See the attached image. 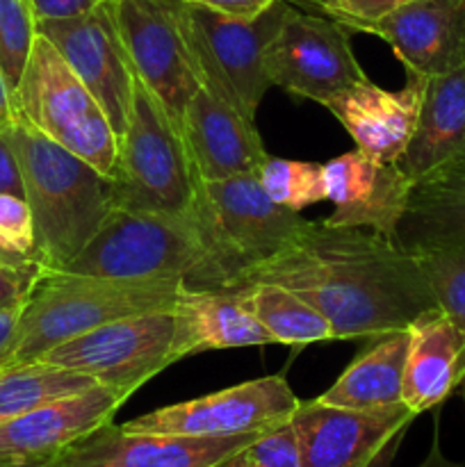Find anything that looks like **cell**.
<instances>
[{"label": "cell", "instance_id": "1", "mask_svg": "<svg viewBox=\"0 0 465 467\" xmlns=\"http://www.w3.org/2000/svg\"><path fill=\"white\" fill-rule=\"evenodd\" d=\"M258 283L283 285L331 322L336 340H372L408 328L433 308L413 251L378 233L305 222L269 263L251 269L228 292Z\"/></svg>", "mask_w": 465, "mask_h": 467}, {"label": "cell", "instance_id": "2", "mask_svg": "<svg viewBox=\"0 0 465 467\" xmlns=\"http://www.w3.org/2000/svg\"><path fill=\"white\" fill-rule=\"evenodd\" d=\"M9 135L35 222L36 263L64 272L114 210L112 181L23 119H14Z\"/></svg>", "mask_w": 465, "mask_h": 467}, {"label": "cell", "instance_id": "3", "mask_svg": "<svg viewBox=\"0 0 465 467\" xmlns=\"http://www.w3.org/2000/svg\"><path fill=\"white\" fill-rule=\"evenodd\" d=\"M185 281H121L46 272L23 306L0 374L39 360L53 347L132 315L173 310Z\"/></svg>", "mask_w": 465, "mask_h": 467}, {"label": "cell", "instance_id": "4", "mask_svg": "<svg viewBox=\"0 0 465 467\" xmlns=\"http://www.w3.org/2000/svg\"><path fill=\"white\" fill-rule=\"evenodd\" d=\"M190 214L205 249L203 276L191 290H231L305 226L299 213L274 203L255 176L199 181Z\"/></svg>", "mask_w": 465, "mask_h": 467}, {"label": "cell", "instance_id": "5", "mask_svg": "<svg viewBox=\"0 0 465 467\" xmlns=\"http://www.w3.org/2000/svg\"><path fill=\"white\" fill-rule=\"evenodd\" d=\"M203 269L205 249L191 214L130 213L114 208L64 272L121 281L167 278L196 287Z\"/></svg>", "mask_w": 465, "mask_h": 467}, {"label": "cell", "instance_id": "6", "mask_svg": "<svg viewBox=\"0 0 465 467\" xmlns=\"http://www.w3.org/2000/svg\"><path fill=\"white\" fill-rule=\"evenodd\" d=\"M109 181L114 208L130 213L190 214L194 203L199 178L181 130L140 80Z\"/></svg>", "mask_w": 465, "mask_h": 467}, {"label": "cell", "instance_id": "7", "mask_svg": "<svg viewBox=\"0 0 465 467\" xmlns=\"http://www.w3.org/2000/svg\"><path fill=\"white\" fill-rule=\"evenodd\" d=\"M16 117L62 149L112 176L119 135L108 114L46 36L36 35L14 89Z\"/></svg>", "mask_w": 465, "mask_h": 467}, {"label": "cell", "instance_id": "8", "mask_svg": "<svg viewBox=\"0 0 465 467\" xmlns=\"http://www.w3.org/2000/svg\"><path fill=\"white\" fill-rule=\"evenodd\" d=\"M290 9L287 0H276L255 18H228L182 3L187 35L203 85L253 123L272 87L264 55Z\"/></svg>", "mask_w": 465, "mask_h": 467}, {"label": "cell", "instance_id": "9", "mask_svg": "<svg viewBox=\"0 0 465 467\" xmlns=\"http://www.w3.org/2000/svg\"><path fill=\"white\" fill-rule=\"evenodd\" d=\"M112 9L137 80L181 130L187 103L203 87L182 0H112Z\"/></svg>", "mask_w": 465, "mask_h": 467}, {"label": "cell", "instance_id": "10", "mask_svg": "<svg viewBox=\"0 0 465 467\" xmlns=\"http://www.w3.org/2000/svg\"><path fill=\"white\" fill-rule=\"evenodd\" d=\"M171 310L114 319L53 347L39 360L87 374L98 386L130 400L155 374L176 363Z\"/></svg>", "mask_w": 465, "mask_h": 467}, {"label": "cell", "instance_id": "11", "mask_svg": "<svg viewBox=\"0 0 465 467\" xmlns=\"http://www.w3.org/2000/svg\"><path fill=\"white\" fill-rule=\"evenodd\" d=\"M264 68L272 87L319 105L367 78L351 50V30L294 7L269 44Z\"/></svg>", "mask_w": 465, "mask_h": 467}, {"label": "cell", "instance_id": "12", "mask_svg": "<svg viewBox=\"0 0 465 467\" xmlns=\"http://www.w3.org/2000/svg\"><path fill=\"white\" fill-rule=\"evenodd\" d=\"M299 404V397L292 392L285 379L263 377L182 404L150 410L121 427L132 433L167 436H244L290 422Z\"/></svg>", "mask_w": 465, "mask_h": 467}, {"label": "cell", "instance_id": "13", "mask_svg": "<svg viewBox=\"0 0 465 467\" xmlns=\"http://www.w3.org/2000/svg\"><path fill=\"white\" fill-rule=\"evenodd\" d=\"M415 418L406 404L356 410L313 400L301 401L290 422L304 467H390Z\"/></svg>", "mask_w": 465, "mask_h": 467}, {"label": "cell", "instance_id": "14", "mask_svg": "<svg viewBox=\"0 0 465 467\" xmlns=\"http://www.w3.org/2000/svg\"><path fill=\"white\" fill-rule=\"evenodd\" d=\"M36 35L57 48L105 109L114 132L121 135L130 121L137 76L114 18L112 0L78 16L39 21Z\"/></svg>", "mask_w": 465, "mask_h": 467}, {"label": "cell", "instance_id": "15", "mask_svg": "<svg viewBox=\"0 0 465 467\" xmlns=\"http://www.w3.org/2000/svg\"><path fill=\"white\" fill-rule=\"evenodd\" d=\"M258 436L132 433L109 422L68 445L44 467H222Z\"/></svg>", "mask_w": 465, "mask_h": 467}, {"label": "cell", "instance_id": "16", "mask_svg": "<svg viewBox=\"0 0 465 467\" xmlns=\"http://www.w3.org/2000/svg\"><path fill=\"white\" fill-rule=\"evenodd\" d=\"M326 199L333 213L324 223L337 228H372L397 242L408 208L413 181L397 162H378L354 149L324 164Z\"/></svg>", "mask_w": 465, "mask_h": 467}, {"label": "cell", "instance_id": "17", "mask_svg": "<svg viewBox=\"0 0 465 467\" xmlns=\"http://www.w3.org/2000/svg\"><path fill=\"white\" fill-rule=\"evenodd\" d=\"M126 397L96 386L0 424V465H46L114 420Z\"/></svg>", "mask_w": 465, "mask_h": 467}, {"label": "cell", "instance_id": "18", "mask_svg": "<svg viewBox=\"0 0 465 467\" xmlns=\"http://www.w3.org/2000/svg\"><path fill=\"white\" fill-rule=\"evenodd\" d=\"M356 32L390 44L408 76H442L465 64V0H408Z\"/></svg>", "mask_w": 465, "mask_h": 467}, {"label": "cell", "instance_id": "19", "mask_svg": "<svg viewBox=\"0 0 465 467\" xmlns=\"http://www.w3.org/2000/svg\"><path fill=\"white\" fill-rule=\"evenodd\" d=\"M181 135L199 181L255 176L269 158L255 123L205 85L187 103Z\"/></svg>", "mask_w": 465, "mask_h": 467}, {"label": "cell", "instance_id": "20", "mask_svg": "<svg viewBox=\"0 0 465 467\" xmlns=\"http://www.w3.org/2000/svg\"><path fill=\"white\" fill-rule=\"evenodd\" d=\"M422 91L424 78L419 76L406 78L399 91H388L363 78L337 91L324 108L349 132L356 149L378 162H399L418 126Z\"/></svg>", "mask_w": 465, "mask_h": 467}, {"label": "cell", "instance_id": "21", "mask_svg": "<svg viewBox=\"0 0 465 467\" xmlns=\"http://www.w3.org/2000/svg\"><path fill=\"white\" fill-rule=\"evenodd\" d=\"M408 336L401 401L422 415L463 388L465 333L445 310L433 306L408 324Z\"/></svg>", "mask_w": 465, "mask_h": 467}, {"label": "cell", "instance_id": "22", "mask_svg": "<svg viewBox=\"0 0 465 467\" xmlns=\"http://www.w3.org/2000/svg\"><path fill=\"white\" fill-rule=\"evenodd\" d=\"M397 164L413 185L465 164V64L424 78L418 126Z\"/></svg>", "mask_w": 465, "mask_h": 467}, {"label": "cell", "instance_id": "23", "mask_svg": "<svg viewBox=\"0 0 465 467\" xmlns=\"http://www.w3.org/2000/svg\"><path fill=\"white\" fill-rule=\"evenodd\" d=\"M173 358L214 349L274 345L242 292L191 290L182 287L173 306Z\"/></svg>", "mask_w": 465, "mask_h": 467}, {"label": "cell", "instance_id": "24", "mask_svg": "<svg viewBox=\"0 0 465 467\" xmlns=\"http://www.w3.org/2000/svg\"><path fill=\"white\" fill-rule=\"evenodd\" d=\"M408 328L365 340V349L317 401L337 409H386L404 404V369L408 356Z\"/></svg>", "mask_w": 465, "mask_h": 467}, {"label": "cell", "instance_id": "25", "mask_svg": "<svg viewBox=\"0 0 465 467\" xmlns=\"http://www.w3.org/2000/svg\"><path fill=\"white\" fill-rule=\"evenodd\" d=\"M397 242L404 249L465 242V164L415 182Z\"/></svg>", "mask_w": 465, "mask_h": 467}, {"label": "cell", "instance_id": "26", "mask_svg": "<svg viewBox=\"0 0 465 467\" xmlns=\"http://www.w3.org/2000/svg\"><path fill=\"white\" fill-rule=\"evenodd\" d=\"M274 345L305 347L336 340L331 322L299 295L274 283H258L240 290Z\"/></svg>", "mask_w": 465, "mask_h": 467}, {"label": "cell", "instance_id": "27", "mask_svg": "<svg viewBox=\"0 0 465 467\" xmlns=\"http://www.w3.org/2000/svg\"><path fill=\"white\" fill-rule=\"evenodd\" d=\"M96 386L98 383L87 374L46 360L18 365L0 374V424Z\"/></svg>", "mask_w": 465, "mask_h": 467}, {"label": "cell", "instance_id": "28", "mask_svg": "<svg viewBox=\"0 0 465 467\" xmlns=\"http://www.w3.org/2000/svg\"><path fill=\"white\" fill-rule=\"evenodd\" d=\"M413 251L438 308L465 333V242L415 246ZM465 400V383L460 388Z\"/></svg>", "mask_w": 465, "mask_h": 467}, {"label": "cell", "instance_id": "29", "mask_svg": "<svg viewBox=\"0 0 465 467\" xmlns=\"http://www.w3.org/2000/svg\"><path fill=\"white\" fill-rule=\"evenodd\" d=\"M255 178L274 203L292 213H301L308 205L326 201L324 164L319 162H299L269 155Z\"/></svg>", "mask_w": 465, "mask_h": 467}, {"label": "cell", "instance_id": "30", "mask_svg": "<svg viewBox=\"0 0 465 467\" xmlns=\"http://www.w3.org/2000/svg\"><path fill=\"white\" fill-rule=\"evenodd\" d=\"M35 39L36 16L30 0H0V68L12 94L21 80Z\"/></svg>", "mask_w": 465, "mask_h": 467}, {"label": "cell", "instance_id": "31", "mask_svg": "<svg viewBox=\"0 0 465 467\" xmlns=\"http://www.w3.org/2000/svg\"><path fill=\"white\" fill-rule=\"evenodd\" d=\"M222 467H304L294 427L292 422H283L267 429Z\"/></svg>", "mask_w": 465, "mask_h": 467}, {"label": "cell", "instance_id": "32", "mask_svg": "<svg viewBox=\"0 0 465 467\" xmlns=\"http://www.w3.org/2000/svg\"><path fill=\"white\" fill-rule=\"evenodd\" d=\"M0 242L36 260L35 222L26 199L14 194H0Z\"/></svg>", "mask_w": 465, "mask_h": 467}, {"label": "cell", "instance_id": "33", "mask_svg": "<svg viewBox=\"0 0 465 467\" xmlns=\"http://www.w3.org/2000/svg\"><path fill=\"white\" fill-rule=\"evenodd\" d=\"M406 3L408 0H331L324 7H319V12L336 18L346 30L356 32L358 27L367 26V23L388 16V14L395 12L397 7Z\"/></svg>", "mask_w": 465, "mask_h": 467}, {"label": "cell", "instance_id": "34", "mask_svg": "<svg viewBox=\"0 0 465 467\" xmlns=\"http://www.w3.org/2000/svg\"><path fill=\"white\" fill-rule=\"evenodd\" d=\"M46 272L48 269L39 263H32L27 267H9L0 263V308L26 301Z\"/></svg>", "mask_w": 465, "mask_h": 467}, {"label": "cell", "instance_id": "35", "mask_svg": "<svg viewBox=\"0 0 465 467\" xmlns=\"http://www.w3.org/2000/svg\"><path fill=\"white\" fill-rule=\"evenodd\" d=\"M9 128H0V194H14L26 199L21 162H18V155L14 150Z\"/></svg>", "mask_w": 465, "mask_h": 467}, {"label": "cell", "instance_id": "36", "mask_svg": "<svg viewBox=\"0 0 465 467\" xmlns=\"http://www.w3.org/2000/svg\"><path fill=\"white\" fill-rule=\"evenodd\" d=\"M182 3L210 9V12L228 18H255L264 9L272 7L276 0H182Z\"/></svg>", "mask_w": 465, "mask_h": 467}, {"label": "cell", "instance_id": "37", "mask_svg": "<svg viewBox=\"0 0 465 467\" xmlns=\"http://www.w3.org/2000/svg\"><path fill=\"white\" fill-rule=\"evenodd\" d=\"M103 3L105 0H30L36 23L50 21V18H71L78 16V14H87Z\"/></svg>", "mask_w": 465, "mask_h": 467}, {"label": "cell", "instance_id": "38", "mask_svg": "<svg viewBox=\"0 0 465 467\" xmlns=\"http://www.w3.org/2000/svg\"><path fill=\"white\" fill-rule=\"evenodd\" d=\"M16 119V109H14V94L7 85L3 68H0V128H9Z\"/></svg>", "mask_w": 465, "mask_h": 467}, {"label": "cell", "instance_id": "39", "mask_svg": "<svg viewBox=\"0 0 465 467\" xmlns=\"http://www.w3.org/2000/svg\"><path fill=\"white\" fill-rule=\"evenodd\" d=\"M0 263L9 265V267H27V265L36 263V260L27 258L21 251L12 249V246H7L5 242H0Z\"/></svg>", "mask_w": 465, "mask_h": 467}, {"label": "cell", "instance_id": "40", "mask_svg": "<svg viewBox=\"0 0 465 467\" xmlns=\"http://www.w3.org/2000/svg\"><path fill=\"white\" fill-rule=\"evenodd\" d=\"M418 467H463V465L451 463V461L447 459L445 454H442L440 442H438V436H433V445H431V450H429L427 459H424L422 463H419Z\"/></svg>", "mask_w": 465, "mask_h": 467}, {"label": "cell", "instance_id": "41", "mask_svg": "<svg viewBox=\"0 0 465 467\" xmlns=\"http://www.w3.org/2000/svg\"><path fill=\"white\" fill-rule=\"evenodd\" d=\"M304 3H310V5H315V7H324V5L326 3H331V0H304Z\"/></svg>", "mask_w": 465, "mask_h": 467}, {"label": "cell", "instance_id": "42", "mask_svg": "<svg viewBox=\"0 0 465 467\" xmlns=\"http://www.w3.org/2000/svg\"><path fill=\"white\" fill-rule=\"evenodd\" d=\"M0 467H44V465H0Z\"/></svg>", "mask_w": 465, "mask_h": 467}]
</instances>
